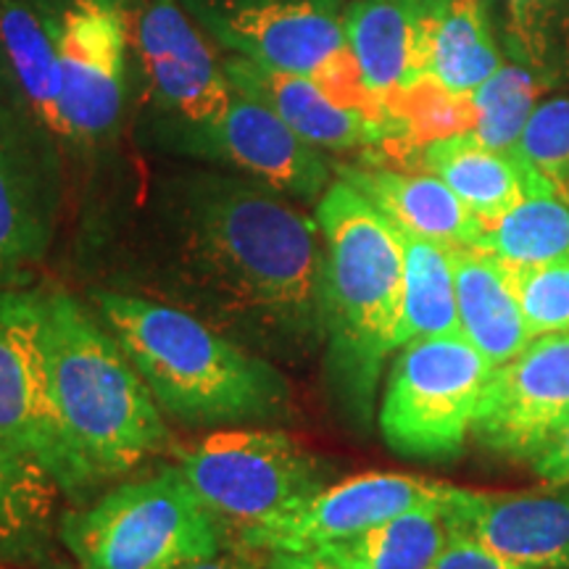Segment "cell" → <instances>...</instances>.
<instances>
[{
    "mask_svg": "<svg viewBox=\"0 0 569 569\" xmlns=\"http://www.w3.org/2000/svg\"><path fill=\"white\" fill-rule=\"evenodd\" d=\"M182 269L227 317L284 338L325 332L317 219L267 184L193 177L180 201Z\"/></svg>",
    "mask_w": 569,
    "mask_h": 569,
    "instance_id": "6da1fadb",
    "label": "cell"
},
{
    "mask_svg": "<svg viewBox=\"0 0 569 569\" xmlns=\"http://www.w3.org/2000/svg\"><path fill=\"white\" fill-rule=\"evenodd\" d=\"M48 386L90 482L117 478L167 446L159 401L117 338L67 290H30Z\"/></svg>",
    "mask_w": 569,
    "mask_h": 569,
    "instance_id": "7a4b0ae2",
    "label": "cell"
},
{
    "mask_svg": "<svg viewBox=\"0 0 569 569\" xmlns=\"http://www.w3.org/2000/svg\"><path fill=\"white\" fill-rule=\"evenodd\" d=\"M106 330L156 401L184 422H253L288 409L284 377L203 319L140 296L96 293Z\"/></svg>",
    "mask_w": 569,
    "mask_h": 569,
    "instance_id": "3957f363",
    "label": "cell"
},
{
    "mask_svg": "<svg viewBox=\"0 0 569 569\" xmlns=\"http://www.w3.org/2000/svg\"><path fill=\"white\" fill-rule=\"evenodd\" d=\"M330 367L346 401L367 415L386 359L401 348L403 246L398 227L346 180L317 203Z\"/></svg>",
    "mask_w": 569,
    "mask_h": 569,
    "instance_id": "277c9868",
    "label": "cell"
},
{
    "mask_svg": "<svg viewBox=\"0 0 569 569\" xmlns=\"http://www.w3.org/2000/svg\"><path fill=\"white\" fill-rule=\"evenodd\" d=\"M61 540L80 569H184L219 553V525L177 467L71 511Z\"/></svg>",
    "mask_w": 569,
    "mask_h": 569,
    "instance_id": "5b68a950",
    "label": "cell"
},
{
    "mask_svg": "<svg viewBox=\"0 0 569 569\" xmlns=\"http://www.w3.org/2000/svg\"><path fill=\"white\" fill-rule=\"evenodd\" d=\"M184 9L232 56L319 82L340 103L388 122L398 140L361 82L340 0H184Z\"/></svg>",
    "mask_w": 569,
    "mask_h": 569,
    "instance_id": "8992f818",
    "label": "cell"
},
{
    "mask_svg": "<svg viewBox=\"0 0 569 569\" xmlns=\"http://www.w3.org/2000/svg\"><path fill=\"white\" fill-rule=\"evenodd\" d=\"M490 372L465 336L417 338L398 348L380 407L386 443L407 459L459 457Z\"/></svg>",
    "mask_w": 569,
    "mask_h": 569,
    "instance_id": "52a82bcc",
    "label": "cell"
},
{
    "mask_svg": "<svg viewBox=\"0 0 569 569\" xmlns=\"http://www.w3.org/2000/svg\"><path fill=\"white\" fill-rule=\"evenodd\" d=\"M177 469L240 532L274 522L322 490V469L282 430H222L177 448Z\"/></svg>",
    "mask_w": 569,
    "mask_h": 569,
    "instance_id": "ba28073f",
    "label": "cell"
},
{
    "mask_svg": "<svg viewBox=\"0 0 569 569\" xmlns=\"http://www.w3.org/2000/svg\"><path fill=\"white\" fill-rule=\"evenodd\" d=\"M53 134L0 63V290L46 256L59 209Z\"/></svg>",
    "mask_w": 569,
    "mask_h": 569,
    "instance_id": "9c48e42d",
    "label": "cell"
},
{
    "mask_svg": "<svg viewBox=\"0 0 569 569\" xmlns=\"http://www.w3.org/2000/svg\"><path fill=\"white\" fill-rule=\"evenodd\" d=\"M569 422V332L532 338L507 365L493 367L472 436L488 451L536 461Z\"/></svg>",
    "mask_w": 569,
    "mask_h": 569,
    "instance_id": "30bf717a",
    "label": "cell"
},
{
    "mask_svg": "<svg viewBox=\"0 0 569 569\" xmlns=\"http://www.w3.org/2000/svg\"><path fill=\"white\" fill-rule=\"evenodd\" d=\"M127 48V0H63L59 6L67 140L96 142L113 130L124 106Z\"/></svg>",
    "mask_w": 569,
    "mask_h": 569,
    "instance_id": "8fae6325",
    "label": "cell"
},
{
    "mask_svg": "<svg viewBox=\"0 0 569 569\" xmlns=\"http://www.w3.org/2000/svg\"><path fill=\"white\" fill-rule=\"evenodd\" d=\"M457 486L417 475L367 472L336 486L317 490L301 507L274 522L240 532L248 549L317 551L338 540L353 538L375 525L419 507H446L457 496Z\"/></svg>",
    "mask_w": 569,
    "mask_h": 569,
    "instance_id": "7c38bea8",
    "label": "cell"
},
{
    "mask_svg": "<svg viewBox=\"0 0 569 569\" xmlns=\"http://www.w3.org/2000/svg\"><path fill=\"white\" fill-rule=\"evenodd\" d=\"M0 438L46 461L63 493L92 486L56 411L30 290H0Z\"/></svg>",
    "mask_w": 569,
    "mask_h": 569,
    "instance_id": "4fadbf2b",
    "label": "cell"
},
{
    "mask_svg": "<svg viewBox=\"0 0 569 569\" xmlns=\"http://www.w3.org/2000/svg\"><path fill=\"white\" fill-rule=\"evenodd\" d=\"M130 46L163 109L209 132L230 109L232 82L198 21L177 0H127Z\"/></svg>",
    "mask_w": 569,
    "mask_h": 569,
    "instance_id": "5bb4252c",
    "label": "cell"
},
{
    "mask_svg": "<svg viewBox=\"0 0 569 569\" xmlns=\"http://www.w3.org/2000/svg\"><path fill=\"white\" fill-rule=\"evenodd\" d=\"M451 517L457 530L469 532L519 567H569V482L528 493H478L459 488Z\"/></svg>",
    "mask_w": 569,
    "mask_h": 569,
    "instance_id": "9a60e30c",
    "label": "cell"
},
{
    "mask_svg": "<svg viewBox=\"0 0 569 569\" xmlns=\"http://www.w3.org/2000/svg\"><path fill=\"white\" fill-rule=\"evenodd\" d=\"M227 161L277 193L317 201L330 188V163L256 98L232 88L230 109L206 132Z\"/></svg>",
    "mask_w": 569,
    "mask_h": 569,
    "instance_id": "2e32d148",
    "label": "cell"
},
{
    "mask_svg": "<svg viewBox=\"0 0 569 569\" xmlns=\"http://www.w3.org/2000/svg\"><path fill=\"white\" fill-rule=\"evenodd\" d=\"M222 63L234 90L269 106L290 130L319 151L380 148L396 140V130L388 122L340 103L315 80L259 67L232 53Z\"/></svg>",
    "mask_w": 569,
    "mask_h": 569,
    "instance_id": "e0dca14e",
    "label": "cell"
},
{
    "mask_svg": "<svg viewBox=\"0 0 569 569\" xmlns=\"http://www.w3.org/2000/svg\"><path fill=\"white\" fill-rule=\"evenodd\" d=\"M501 69L486 0H419L415 74L472 96Z\"/></svg>",
    "mask_w": 569,
    "mask_h": 569,
    "instance_id": "ac0fdd59",
    "label": "cell"
},
{
    "mask_svg": "<svg viewBox=\"0 0 569 569\" xmlns=\"http://www.w3.org/2000/svg\"><path fill=\"white\" fill-rule=\"evenodd\" d=\"M340 180L353 184L398 230L438 240L451 248H482V224L440 177L401 172L386 163L340 167Z\"/></svg>",
    "mask_w": 569,
    "mask_h": 569,
    "instance_id": "d6986e66",
    "label": "cell"
},
{
    "mask_svg": "<svg viewBox=\"0 0 569 569\" xmlns=\"http://www.w3.org/2000/svg\"><path fill=\"white\" fill-rule=\"evenodd\" d=\"M0 63L46 130L67 140L59 6L53 0H0Z\"/></svg>",
    "mask_w": 569,
    "mask_h": 569,
    "instance_id": "ffe728a7",
    "label": "cell"
},
{
    "mask_svg": "<svg viewBox=\"0 0 569 569\" xmlns=\"http://www.w3.org/2000/svg\"><path fill=\"white\" fill-rule=\"evenodd\" d=\"M461 336L501 367L530 343L507 264L482 248H451Z\"/></svg>",
    "mask_w": 569,
    "mask_h": 569,
    "instance_id": "44dd1931",
    "label": "cell"
},
{
    "mask_svg": "<svg viewBox=\"0 0 569 569\" xmlns=\"http://www.w3.org/2000/svg\"><path fill=\"white\" fill-rule=\"evenodd\" d=\"M417 159L425 172L440 177L457 193L459 201L480 219L482 230L515 209L532 188L543 184L515 156L482 146L469 132L427 142L419 148Z\"/></svg>",
    "mask_w": 569,
    "mask_h": 569,
    "instance_id": "7402d4cb",
    "label": "cell"
},
{
    "mask_svg": "<svg viewBox=\"0 0 569 569\" xmlns=\"http://www.w3.org/2000/svg\"><path fill=\"white\" fill-rule=\"evenodd\" d=\"M61 482L27 448L0 438V561L30 567L48 557Z\"/></svg>",
    "mask_w": 569,
    "mask_h": 569,
    "instance_id": "603a6c76",
    "label": "cell"
},
{
    "mask_svg": "<svg viewBox=\"0 0 569 569\" xmlns=\"http://www.w3.org/2000/svg\"><path fill=\"white\" fill-rule=\"evenodd\" d=\"M417 13L419 0H351L343 13L361 82L386 113L390 98L417 82Z\"/></svg>",
    "mask_w": 569,
    "mask_h": 569,
    "instance_id": "cb8c5ba5",
    "label": "cell"
},
{
    "mask_svg": "<svg viewBox=\"0 0 569 569\" xmlns=\"http://www.w3.org/2000/svg\"><path fill=\"white\" fill-rule=\"evenodd\" d=\"M451 503L403 511L317 551L361 569H432L457 530Z\"/></svg>",
    "mask_w": 569,
    "mask_h": 569,
    "instance_id": "d4e9b609",
    "label": "cell"
},
{
    "mask_svg": "<svg viewBox=\"0 0 569 569\" xmlns=\"http://www.w3.org/2000/svg\"><path fill=\"white\" fill-rule=\"evenodd\" d=\"M401 346L417 338L461 336L451 246L403 232Z\"/></svg>",
    "mask_w": 569,
    "mask_h": 569,
    "instance_id": "484cf974",
    "label": "cell"
},
{
    "mask_svg": "<svg viewBox=\"0 0 569 569\" xmlns=\"http://www.w3.org/2000/svg\"><path fill=\"white\" fill-rule=\"evenodd\" d=\"M482 251L509 267L569 264V209L549 188H532L482 232Z\"/></svg>",
    "mask_w": 569,
    "mask_h": 569,
    "instance_id": "4316f807",
    "label": "cell"
},
{
    "mask_svg": "<svg viewBox=\"0 0 569 569\" xmlns=\"http://www.w3.org/2000/svg\"><path fill=\"white\" fill-rule=\"evenodd\" d=\"M549 84L522 63H501V69L472 92L475 127L469 134L498 153L515 156L519 138L538 109V96Z\"/></svg>",
    "mask_w": 569,
    "mask_h": 569,
    "instance_id": "83f0119b",
    "label": "cell"
},
{
    "mask_svg": "<svg viewBox=\"0 0 569 569\" xmlns=\"http://www.w3.org/2000/svg\"><path fill=\"white\" fill-rule=\"evenodd\" d=\"M511 59L553 82L569 74V0H501Z\"/></svg>",
    "mask_w": 569,
    "mask_h": 569,
    "instance_id": "f1b7e54d",
    "label": "cell"
},
{
    "mask_svg": "<svg viewBox=\"0 0 569 569\" xmlns=\"http://www.w3.org/2000/svg\"><path fill=\"white\" fill-rule=\"evenodd\" d=\"M515 159L569 209V98H553L532 111Z\"/></svg>",
    "mask_w": 569,
    "mask_h": 569,
    "instance_id": "f546056e",
    "label": "cell"
},
{
    "mask_svg": "<svg viewBox=\"0 0 569 569\" xmlns=\"http://www.w3.org/2000/svg\"><path fill=\"white\" fill-rule=\"evenodd\" d=\"M507 272L530 338L569 332V264H507Z\"/></svg>",
    "mask_w": 569,
    "mask_h": 569,
    "instance_id": "4dcf8cb0",
    "label": "cell"
},
{
    "mask_svg": "<svg viewBox=\"0 0 569 569\" xmlns=\"http://www.w3.org/2000/svg\"><path fill=\"white\" fill-rule=\"evenodd\" d=\"M432 569H528L519 567L515 561L498 557L496 551H490L488 546H482L480 540H475L465 530H453L451 540L440 553L436 567Z\"/></svg>",
    "mask_w": 569,
    "mask_h": 569,
    "instance_id": "1f68e13d",
    "label": "cell"
},
{
    "mask_svg": "<svg viewBox=\"0 0 569 569\" xmlns=\"http://www.w3.org/2000/svg\"><path fill=\"white\" fill-rule=\"evenodd\" d=\"M532 469L549 486H567L569 482V422L561 427V432L540 451V457L532 461Z\"/></svg>",
    "mask_w": 569,
    "mask_h": 569,
    "instance_id": "d6a6232c",
    "label": "cell"
},
{
    "mask_svg": "<svg viewBox=\"0 0 569 569\" xmlns=\"http://www.w3.org/2000/svg\"><path fill=\"white\" fill-rule=\"evenodd\" d=\"M267 569H361L353 565H346L336 557H327L322 551H303V553H290V551H274L269 553V567Z\"/></svg>",
    "mask_w": 569,
    "mask_h": 569,
    "instance_id": "836d02e7",
    "label": "cell"
},
{
    "mask_svg": "<svg viewBox=\"0 0 569 569\" xmlns=\"http://www.w3.org/2000/svg\"><path fill=\"white\" fill-rule=\"evenodd\" d=\"M184 569H256L251 561L240 559V557H211V559H201V561H193V565H188Z\"/></svg>",
    "mask_w": 569,
    "mask_h": 569,
    "instance_id": "e575fe53",
    "label": "cell"
},
{
    "mask_svg": "<svg viewBox=\"0 0 569 569\" xmlns=\"http://www.w3.org/2000/svg\"><path fill=\"white\" fill-rule=\"evenodd\" d=\"M0 569H11L9 565H3V561H0Z\"/></svg>",
    "mask_w": 569,
    "mask_h": 569,
    "instance_id": "d590c367",
    "label": "cell"
},
{
    "mask_svg": "<svg viewBox=\"0 0 569 569\" xmlns=\"http://www.w3.org/2000/svg\"><path fill=\"white\" fill-rule=\"evenodd\" d=\"M561 569H569V567H561Z\"/></svg>",
    "mask_w": 569,
    "mask_h": 569,
    "instance_id": "8d00e7d4",
    "label": "cell"
},
{
    "mask_svg": "<svg viewBox=\"0 0 569 569\" xmlns=\"http://www.w3.org/2000/svg\"><path fill=\"white\" fill-rule=\"evenodd\" d=\"M59 569H67V567H59Z\"/></svg>",
    "mask_w": 569,
    "mask_h": 569,
    "instance_id": "74e56055",
    "label": "cell"
}]
</instances>
